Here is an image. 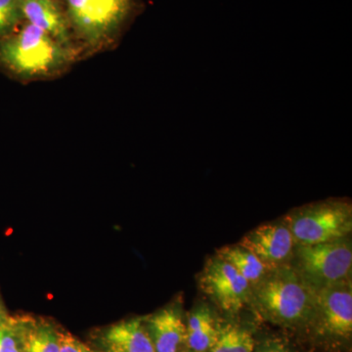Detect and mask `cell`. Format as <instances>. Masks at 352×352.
Here are the masks:
<instances>
[{
  "label": "cell",
  "mask_w": 352,
  "mask_h": 352,
  "mask_svg": "<svg viewBox=\"0 0 352 352\" xmlns=\"http://www.w3.org/2000/svg\"><path fill=\"white\" fill-rule=\"evenodd\" d=\"M24 352H59L58 328L50 321L27 315Z\"/></svg>",
  "instance_id": "cell-13"
},
{
  "label": "cell",
  "mask_w": 352,
  "mask_h": 352,
  "mask_svg": "<svg viewBox=\"0 0 352 352\" xmlns=\"http://www.w3.org/2000/svg\"><path fill=\"white\" fill-rule=\"evenodd\" d=\"M69 17L88 41H97L117 29L135 0H66Z\"/></svg>",
  "instance_id": "cell-5"
},
{
  "label": "cell",
  "mask_w": 352,
  "mask_h": 352,
  "mask_svg": "<svg viewBox=\"0 0 352 352\" xmlns=\"http://www.w3.org/2000/svg\"><path fill=\"white\" fill-rule=\"evenodd\" d=\"M274 270L254 285L251 298L264 318L281 325L302 323L314 314L315 291L295 271Z\"/></svg>",
  "instance_id": "cell-1"
},
{
  "label": "cell",
  "mask_w": 352,
  "mask_h": 352,
  "mask_svg": "<svg viewBox=\"0 0 352 352\" xmlns=\"http://www.w3.org/2000/svg\"><path fill=\"white\" fill-rule=\"evenodd\" d=\"M155 352H178L186 340V324L175 307H166L145 317Z\"/></svg>",
  "instance_id": "cell-10"
},
{
  "label": "cell",
  "mask_w": 352,
  "mask_h": 352,
  "mask_svg": "<svg viewBox=\"0 0 352 352\" xmlns=\"http://www.w3.org/2000/svg\"><path fill=\"white\" fill-rule=\"evenodd\" d=\"M201 289L222 310L237 314L251 298L252 286L232 265L215 256L201 271Z\"/></svg>",
  "instance_id": "cell-7"
},
{
  "label": "cell",
  "mask_w": 352,
  "mask_h": 352,
  "mask_svg": "<svg viewBox=\"0 0 352 352\" xmlns=\"http://www.w3.org/2000/svg\"><path fill=\"white\" fill-rule=\"evenodd\" d=\"M7 314H7L6 310H4V311L0 312V325H1L2 322H3L4 319H6Z\"/></svg>",
  "instance_id": "cell-21"
},
{
  "label": "cell",
  "mask_w": 352,
  "mask_h": 352,
  "mask_svg": "<svg viewBox=\"0 0 352 352\" xmlns=\"http://www.w3.org/2000/svg\"><path fill=\"white\" fill-rule=\"evenodd\" d=\"M217 256L232 265L252 287L258 284L268 271L254 254L240 245L222 248L217 252Z\"/></svg>",
  "instance_id": "cell-14"
},
{
  "label": "cell",
  "mask_w": 352,
  "mask_h": 352,
  "mask_svg": "<svg viewBox=\"0 0 352 352\" xmlns=\"http://www.w3.org/2000/svg\"><path fill=\"white\" fill-rule=\"evenodd\" d=\"M23 0H0V39L10 36L23 19Z\"/></svg>",
  "instance_id": "cell-16"
},
{
  "label": "cell",
  "mask_w": 352,
  "mask_h": 352,
  "mask_svg": "<svg viewBox=\"0 0 352 352\" xmlns=\"http://www.w3.org/2000/svg\"><path fill=\"white\" fill-rule=\"evenodd\" d=\"M298 274L314 291L349 280L351 273V243L344 239L298 245Z\"/></svg>",
  "instance_id": "cell-4"
},
{
  "label": "cell",
  "mask_w": 352,
  "mask_h": 352,
  "mask_svg": "<svg viewBox=\"0 0 352 352\" xmlns=\"http://www.w3.org/2000/svg\"><path fill=\"white\" fill-rule=\"evenodd\" d=\"M285 224L296 244L309 245L344 239L352 229L351 205L342 201H324L294 210Z\"/></svg>",
  "instance_id": "cell-3"
},
{
  "label": "cell",
  "mask_w": 352,
  "mask_h": 352,
  "mask_svg": "<svg viewBox=\"0 0 352 352\" xmlns=\"http://www.w3.org/2000/svg\"><path fill=\"white\" fill-rule=\"evenodd\" d=\"M317 331L331 339H351L352 288L351 280L315 292L314 314Z\"/></svg>",
  "instance_id": "cell-6"
},
{
  "label": "cell",
  "mask_w": 352,
  "mask_h": 352,
  "mask_svg": "<svg viewBox=\"0 0 352 352\" xmlns=\"http://www.w3.org/2000/svg\"><path fill=\"white\" fill-rule=\"evenodd\" d=\"M219 332L215 328L214 320L210 310L200 307L189 315L185 342L194 352L210 351Z\"/></svg>",
  "instance_id": "cell-12"
},
{
  "label": "cell",
  "mask_w": 352,
  "mask_h": 352,
  "mask_svg": "<svg viewBox=\"0 0 352 352\" xmlns=\"http://www.w3.org/2000/svg\"><path fill=\"white\" fill-rule=\"evenodd\" d=\"M102 352H155L145 317L118 322L103 329L97 336Z\"/></svg>",
  "instance_id": "cell-9"
},
{
  "label": "cell",
  "mask_w": 352,
  "mask_h": 352,
  "mask_svg": "<svg viewBox=\"0 0 352 352\" xmlns=\"http://www.w3.org/2000/svg\"><path fill=\"white\" fill-rule=\"evenodd\" d=\"M4 307L3 305H2L1 300H0V312L4 311Z\"/></svg>",
  "instance_id": "cell-22"
},
{
  "label": "cell",
  "mask_w": 352,
  "mask_h": 352,
  "mask_svg": "<svg viewBox=\"0 0 352 352\" xmlns=\"http://www.w3.org/2000/svg\"><path fill=\"white\" fill-rule=\"evenodd\" d=\"M59 352H102L94 349L82 342L67 331L58 329Z\"/></svg>",
  "instance_id": "cell-17"
},
{
  "label": "cell",
  "mask_w": 352,
  "mask_h": 352,
  "mask_svg": "<svg viewBox=\"0 0 352 352\" xmlns=\"http://www.w3.org/2000/svg\"><path fill=\"white\" fill-rule=\"evenodd\" d=\"M233 326H226L219 332L210 352H232Z\"/></svg>",
  "instance_id": "cell-19"
},
{
  "label": "cell",
  "mask_w": 352,
  "mask_h": 352,
  "mask_svg": "<svg viewBox=\"0 0 352 352\" xmlns=\"http://www.w3.org/2000/svg\"><path fill=\"white\" fill-rule=\"evenodd\" d=\"M254 340L249 331L234 327L232 352H254Z\"/></svg>",
  "instance_id": "cell-18"
},
{
  "label": "cell",
  "mask_w": 352,
  "mask_h": 352,
  "mask_svg": "<svg viewBox=\"0 0 352 352\" xmlns=\"http://www.w3.org/2000/svg\"><path fill=\"white\" fill-rule=\"evenodd\" d=\"M23 17L61 44L68 43L69 32L63 14L53 0H23Z\"/></svg>",
  "instance_id": "cell-11"
},
{
  "label": "cell",
  "mask_w": 352,
  "mask_h": 352,
  "mask_svg": "<svg viewBox=\"0 0 352 352\" xmlns=\"http://www.w3.org/2000/svg\"><path fill=\"white\" fill-rule=\"evenodd\" d=\"M25 316L7 314L0 325V352H24Z\"/></svg>",
  "instance_id": "cell-15"
},
{
  "label": "cell",
  "mask_w": 352,
  "mask_h": 352,
  "mask_svg": "<svg viewBox=\"0 0 352 352\" xmlns=\"http://www.w3.org/2000/svg\"><path fill=\"white\" fill-rule=\"evenodd\" d=\"M259 352H289L287 351L286 349H283V347L280 346H271L267 347V349H263V351Z\"/></svg>",
  "instance_id": "cell-20"
},
{
  "label": "cell",
  "mask_w": 352,
  "mask_h": 352,
  "mask_svg": "<svg viewBox=\"0 0 352 352\" xmlns=\"http://www.w3.org/2000/svg\"><path fill=\"white\" fill-rule=\"evenodd\" d=\"M63 44L32 24L0 41V63L21 76L45 75L65 61Z\"/></svg>",
  "instance_id": "cell-2"
},
{
  "label": "cell",
  "mask_w": 352,
  "mask_h": 352,
  "mask_svg": "<svg viewBox=\"0 0 352 352\" xmlns=\"http://www.w3.org/2000/svg\"><path fill=\"white\" fill-rule=\"evenodd\" d=\"M238 245L254 254L268 270H273L288 261L296 242L286 224L266 223L248 233Z\"/></svg>",
  "instance_id": "cell-8"
}]
</instances>
